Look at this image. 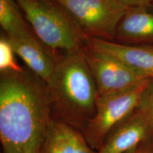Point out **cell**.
I'll return each mask as SVG.
<instances>
[{
	"label": "cell",
	"mask_w": 153,
	"mask_h": 153,
	"mask_svg": "<svg viewBox=\"0 0 153 153\" xmlns=\"http://www.w3.org/2000/svg\"><path fill=\"white\" fill-rule=\"evenodd\" d=\"M52 116L46 82L29 69L0 72L3 153H40Z\"/></svg>",
	"instance_id": "1"
},
{
	"label": "cell",
	"mask_w": 153,
	"mask_h": 153,
	"mask_svg": "<svg viewBox=\"0 0 153 153\" xmlns=\"http://www.w3.org/2000/svg\"><path fill=\"white\" fill-rule=\"evenodd\" d=\"M46 84L53 118L83 131L94 115L99 98L84 48L57 57L54 72Z\"/></svg>",
	"instance_id": "2"
},
{
	"label": "cell",
	"mask_w": 153,
	"mask_h": 153,
	"mask_svg": "<svg viewBox=\"0 0 153 153\" xmlns=\"http://www.w3.org/2000/svg\"><path fill=\"white\" fill-rule=\"evenodd\" d=\"M38 39L54 53L83 49L87 38L55 0H16Z\"/></svg>",
	"instance_id": "3"
},
{
	"label": "cell",
	"mask_w": 153,
	"mask_h": 153,
	"mask_svg": "<svg viewBox=\"0 0 153 153\" xmlns=\"http://www.w3.org/2000/svg\"><path fill=\"white\" fill-rule=\"evenodd\" d=\"M151 79L125 90L99 96L94 115L82 131L94 150L98 152L112 130L138 108Z\"/></svg>",
	"instance_id": "4"
},
{
	"label": "cell",
	"mask_w": 153,
	"mask_h": 153,
	"mask_svg": "<svg viewBox=\"0 0 153 153\" xmlns=\"http://www.w3.org/2000/svg\"><path fill=\"white\" fill-rule=\"evenodd\" d=\"M87 38L114 41L127 7L118 0H55Z\"/></svg>",
	"instance_id": "5"
},
{
	"label": "cell",
	"mask_w": 153,
	"mask_h": 153,
	"mask_svg": "<svg viewBox=\"0 0 153 153\" xmlns=\"http://www.w3.org/2000/svg\"><path fill=\"white\" fill-rule=\"evenodd\" d=\"M84 54L99 96L123 91L148 79L117 57L85 46Z\"/></svg>",
	"instance_id": "6"
},
{
	"label": "cell",
	"mask_w": 153,
	"mask_h": 153,
	"mask_svg": "<svg viewBox=\"0 0 153 153\" xmlns=\"http://www.w3.org/2000/svg\"><path fill=\"white\" fill-rule=\"evenodd\" d=\"M153 143V126L140 106L112 130L98 153H131Z\"/></svg>",
	"instance_id": "7"
},
{
	"label": "cell",
	"mask_w": 153,
	"mask_h": 153,
	"mask_svg": "<svg viewBox=\"0 0 153 153\" xmlns=\"http://www.w3.org/2000/svg\"><path fill=\"white\" fill-rule=\"evenodd\" d=\"M15 54L21 57L28 69L43 79L48 81L53 72L57 57L41 43L33 32L7 36Z\"/></svg>",
	"instance_id": "8"
},
{
	"label": "cell",
	"mask_w": 153,
	"mask_h": 153,
	"mask_svg": "<svg viewBox=\"0 0 153 153\" xmlns=\"http://www.w3.org/2000/svg\"><path fill=\"white\" fill-rule=\"evenodd\" d=\"M86 46L117 57L137 73L153 79V45H131L98 38H87Z\"/></svg>",
	"instance_id": "9"
},
{
	"label": "cell",
	"mask_w": 153,
	"mask_h": 153,
	"mask_svg": "<svg viewBox=\"0 0 153 153\" xmlns=\"http://www.w3.org/2000/svg\"><path fill=\"white\" fill-rule=\"evenodd\" d=\"M40 153H98L83 133L62 120L53 118L48 128Z\"/></svg>",
	"instance_id": "10"
},
{
	"label": "cell",
	"mask_w": 153,
	"mask_h": 153,
	"mask_svg": "<svg viewBox=\"0 0 153 153\" xmlns=\"http://www.w3.org/2000/svg\"><path fill=\"white\" fill-rule=\"evenodd\" d=\"M114 41L131 45H153V9L128 8L116 28Z\"/></svg>",
	"instance_id": "11"
},
{
	"label": "cell",
	"mask_w": 153,
	"mask_h": 153,
	"mask_svg": "<svg viewBox=\"0 0 153 153\" xmlns=\"http://www.w3.org/2000/svg\"><path fill=\"white\" fill-rule=\"evenodd\" d=\"M16 0H0V25L7 36L24 34L31 30Z\"/></svg>",
	"instance_id": "12"
},
{
	"label": "cell",
	"mask_w": 153,
	"mask_h": 153,
	"mask_svg": "<svg viewBox=\"0 0 153 153\" xmlns=\"http://www.w3.org/2000/svg\"><path fill=\"white\" fill-rule=\"evenodd\" d=\"M15 53L8 38L1 35L0 38V72L20 71L22 68L15 60Z\"/></svg>",
	"instance_id": "13"
},
{
	"label": "cell",
	"mask_w": 153,
	"mask_h": 153,
	"mask_svg": "<svg viewBox=\"0 0 153 153\" xmlns=\"http://www.w3.org/2000/svg\"><path fill=\"white\" fill-rule=\"evenodd\" d=\"M140 106L148 115L153 126V79L150 80L148 87L144 91Z\"/></svg>",
	"instance_id": "14"
},
{
	"label": "cell",
	"mask_w": 153,
	"mask_h": 153,
	"mask_svg": "<svg viewBox=\"0 0 153 153\" xmlns=\"http://www.w3.org/2000/svg\"><path fill=\"white\" fill-rule=\"evenodd\" d=\"M127 8L144 7L153 9V0H118Z\"/></svg>",
	"instance_id": "15"
},
{
	"label": "cell",
	"mask_w": 153,
	"mask_h": 153,
	"mask_svg": "<svg viewBox=\"0 0 153 153\" xmlns=\"http://www.w3.org/2000/svg\"><path fill=\"white\" fill-rule=\"evenodd\" d=\"M131 153H153V143L137 149Z\"/></svg>",
	"instance_id": "16"
}]
</instances>
